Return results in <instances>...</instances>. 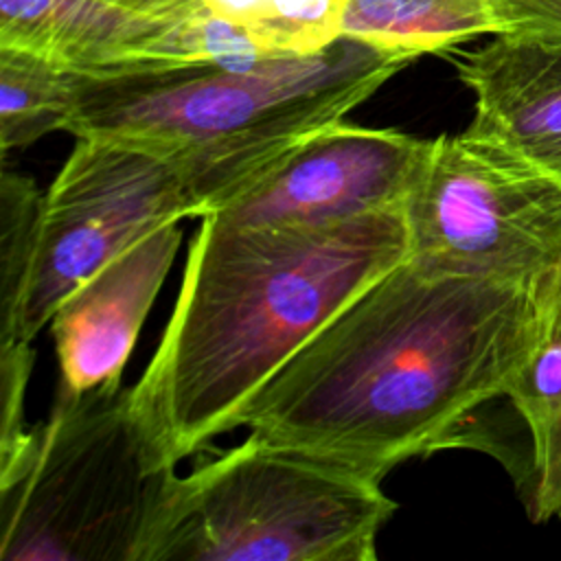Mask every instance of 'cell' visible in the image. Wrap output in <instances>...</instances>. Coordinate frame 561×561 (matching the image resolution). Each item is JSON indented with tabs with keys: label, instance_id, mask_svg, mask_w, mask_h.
Listing matches in <instances>:
<instances>
[{
	"label": "cell",
	"instance_id": "cell-5",
	"mask_svg": "<svg viewBox=\"0 0 561 561\" xmlns=\"http://www.w3.org/2000/svg\"><path fill=\"white\" fill-rule=\"evenodd\" d=\"M173 471L138 421L129 388H59L50 419L0 473V559L136 561Z\"/></svg>",
	"mask_w": 561,
	"mask_h": 561
},
{
	"label": "cell",
	"instance_id": "cell-2",
	"mask_svg": "<svg viewBox=\"0 0 561 561\" xmlns=\"http://www.w3.org/2000/svg\"><path fill=\"white\" fill-rule=\"evenodd\" d=\"M408 259L401 208L322 226L204 215L131 405L169 465L237 430L250 399L348 302Z\"/></svg>",
	"mask_w": 561,
	"mask_h": 561
},
{
	"label": "cell",
	"instance_id": "cell-7",
	"mask_svg": "<svg viewBox=\"0 0 561 561\" xmlns=\"http://www.w3.org/2000/svg\"><path fill=\"white\" fill-rule=\"evenodd\" d=\"M204 193L182 160L77 138L44 193L31 276L4 342H33L57 305L158 226L204 215Z\"/></svg>",
	"mask_w": 561,
	"mask_h": 561
},
{
	"label": "cell",
	"instance_id": "cell-17",
	"mask_svg": "<svg viewBox=\"0 0 561 561\" xmlns=\"http://www.w3.org/2000/svg\"><path fill=\"white\" fill-rule=\"evenodd\" d=\"M497 33L561 37V0H484Z\"/></svg>",
	"mask_w": 561,
	"mask_h": 561
},
{
	"label": "cell",
	"instance_id": "cell-20",
	"mask_svg": "<svg viewBox=\"0 0 561 561\" xmlns=\"http://www.w3.org/2000/svg\"><path fill=\"white\" fill-rule=\"evenodd\" d=\"M535 164H539L541 169H546L548 173H552L559 182H561V145L554 149H548L543 153H539L537 158H533Z\"/></svg>",
	"mask_w": 561,
	"mask_h": 561
},
{
	"label": "cell",
	"instance_id": "cell-13",
	"mask_svg": "<svg viewBox=\"0 0 561 561\" xmlns=\"http://www.w3.org/2000/svg\"><path fill=\"white\" fill-rule=\"evenodd\" d=\"M506 399L530 436L528 513L535 522L561 517V340L541 337L513 379Z\"/></svg>",
	"mask_w": 561,
	"mask_h": 561
},
{
	"label": "cell",
	"instance_id": "cell-19",
	"mask_svg": "<svg viewBox=\"0 0 561 561\" xmlns=\"http://www.w3.org/2000/svg\"><path fill=\"white\" fill-rule=\"evenodd\" d=\"M114 7H121L131 13H140L158 20H182L204 13V0H101Z\"/></svg>",
	"mask_w": 561,
	"mask_h": 561
},
{
	"label": "cell",
	"instance_id": "cell-10",
	"mask_svg": "<svg viewBox=\"0 0 561 561\" xmlns=\"http://www.w3.org/2000/svg\"><path fill=\"white\" fill-rule=\"evenodd\" d=\"M0 46L81 75L186 66L191 18L158 20L101 0H0Z\"/></svg>",
	"mask_w": 561,
	"mask_h": 561
},
{
	"label": "cell",
	"instance_id": "cell-3",
	"mask_svg": "<svg viewBox=\"0 0 561 561\" xmlns=\"http://www.w3.org/2000/svg\"><path fill=\"white\" fill-rule=\"evenodd\" d=\"M414 59L340 37L311 55L252 64L79 72L68 131L186 162L206 215L302 136L344 121Z\"/></svg>",
	"mask_w": 561,
	"mask_h": 561
},
{
	"label": "cell",
	"instance_id": "cell-12",
	"mask_svg": "<svg viewBox=\"0 0 561 561\" xmlns=\"http://www.w3.org/2000/svg\"><path fill=\"white\" fill-rule=\"evenodd\" d=\"M480 35H495L484 0H344L342 37L377 48L419 57Z\"/></svg>",
	"mask_w": 561,
	"mask_h": 561
},
{
	"label": "cell",
	"instance_id": "cell-18",
	"mask_svg": "<svg viewBox=\"0 0 561 561\" xmlns=\"http://www.w3.org/2000/svg\"><path fill=\"white\" fill-rule=\"evenodd\" d=\"M533 291L541 320V337L561 340V259L533 285Z\"/></svg>",
	"mask_w": 561,
	"mask_h": 561
},
{
	"label": "cell",
	"instance_id": "cell-15",
	"mask_svg": "<svg viewBox=\"0 0 561 561\" xmlns=\"http://www.w3.org/2000/svg\"><path fill=\"white\" fill-rule=\"evenodd\" d=\"M44 193L20 173H2L0 180V342L13 331L15 316L31 276Z\"/></svg>",
	"mask_w": 561,
	"mask_h": 561
},
{
	"label": "cell",
	"instance_id": "cell-1",
	"mask_svg": "<svg viewBox=\"0 0 561 561\" xmlns=\"http://www.w3.org/2000/svg\"><path fill=\"white\" fill-rule=\"evenodd\" d=\"M539 342L530 285L405 259L250 399L239 427L381 484L399 462L460 443Z\"/></svg>",
	"mask_w": 561,
	"mask_h": 561
},
{
	"label": "cell",
	"instance_id": "cell-9",
	"mask_svg": "<svg viewBox=\"0 0 561 561\" xmlns=\"http://www.w3.org/2000/svg\"><path fill=\"white\" fill-rule=\"evenodd\" d=\"M180 221L140 237L57 305L50 329L59 388L81 394L121 386L140 327L180 248Z\"/></svg>",
	"mask_w": 561,
	"mask_h": 561
},
{
	"label": "cell",
	"instance_id": "cell-11",
	"mask_svg": "<svg viewBox=\"0 0 561 561\" xmlns=\"http://www.w3.org/2000/svg\"><path fill=\"white\" fill-rule=\"evenodd\" d=\"M454 66L473 94L469 131L528 160L561 145L559 35L497 33Z\"/></svg>",
	"mask_w": 561,
	"mask_h": 561
},
{
	"label": "cell",
	"instance_id": "cell-6",
	"mask_svg": "<svg viewBox=\"0 0 561 561\" xmlns=\"http://www.w3.org/2000/svg\"><path fill=\"white\" fill-rule=\"evenodd\" d=\"M401 213L434 274L533 287L561 259V182L469 129L427 140Z\"/></svg>",
	"mask_w": 561,
	"mask_h": 561
},
{
	"label": "cell",
	"instance_id": "cell-4",
	"mask_svg": "<svg viewBox=\"0 0 561 561\" xmlns=\"http://www.w3.org/2000/svg\"><path fill=\"white\" fill-rule=\"evenodd\" d=\"M394 508L379 482L250 432L167 478L136 561H373Z\"/></svg>",
	"mask_w": 561,
	"mask_h": 561
},
{
	"label": "cell",
	"instance_id": "cell-14",
	"mask_svg": "<svg viewBox=\"0 0 561 561\" xmlns=\"http://www.w3.org/2000/svg\"><path fill=\"white\" fill-rule=\"evenodd\" d=\"M79 72L39 55L0 46V145L26 147L64 129L75 114Z\"/></svg>",
	"mask_w": 561,
	"mask_h": 561
},
{
	"label": "cell",
	"instance_id": "cell-8",
	"mask_svg": "<svg viewBox=\"0 0 561 561\" xmlns=\"http://www.w3.org/2000/svg\"><path fill=\"white\" fill-rule=\"evenodd\" d=\"M427 140L329 123L302 136L210 213L232 226H322L401 208Z\"/></svg>",
	"mask_w": 561,
	"mask_h": 561
},
{
	"label": "cell",
	"instance_id": "cell-16",
	"mask_svg": "<svg viewBox=\"0 0 561 561\" xmlns=\"http://www.w3.org/2000/svg\"><path fill=\"white\" fill-rule=\"evenodd\" d=\"M33 359L31 342L0 344V473L18 462L31 438L24 427V392Z\"/></svg>",
	"mask_w": 561,
	"mask_h": 561
}]
</instances>
